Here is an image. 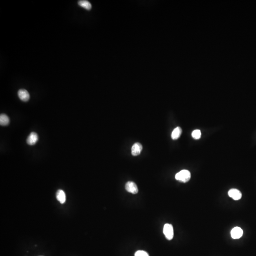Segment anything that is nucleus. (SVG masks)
<instances>
[{"instance_id": "f257e3e1", "label": "nucleus", "mask_w": 256, "mask_h": 256, "mask_svg": "<svg viewBox=\"0 0 256 256\" xmlns=\"http://www.w3.org/2000/svg\"><path fill=\"white\" fill-rule=\"evenodd\" d=\"M176 180L183 183H186L191 178V173L187 170H182L175 176Z\"/></svg>"}, {"instance_id": "f03ea898", "label": "nucleus", "mask_w": 256, "mask_h": 256, "mask_svg": "<svg viewBox=\"0 0 256 256\" xmlns=\"http://www.w3.org/2000/svg\"><path fill=\"white\" fill-rule=\"evenodd\" d=\"M163 233L168 240H171L174 237V229L171 224L166 223L163 228Z\"/></svg>"}, {"instance_id": "7ed1b4c3", "label": "nucleus", "mask_w": 256, "mask_h": 256, "mask_svg": "<svg viewBox=\"0 0 256 256\" xmlns=\"http://www.w3.org/2000/svg\"><path fill=\"white\" fill-rule=\"evenodd\" d=\"M125 189L127 192L133 194H137L138 192V187L132 181H129L126 184Z\"/></svg>"}, {"instance_id": "20e7f679", "label": "nucleus", "mask_w": 256, "mask_h": 256, "mask_svg": "<svg viewBox=\"0 0 256 256\" xmlns=\"http://www.w3.org/2000/svg\"><path fill=\"white\" fill-rule=\"evenodd\" d=\"M228 195L231 198H232L233 200H239L241 199L242 197V194L240 190L237 189H230L228 192Z\"/></svg>"}, {"instance_id": "39448f33", "label": "nucleus", "mask_w": 256, "mask_h": 256, "mask_svg": "<svg viewBox=\"0 0 256 256\" xmlns=\"http://www.w3.org/2000/svg\"><path fill=\"white\" fill-rule=\"evenodd\" d=\"M243 233V230L240 227H234L231 232V237L233 239H240L242 237Z\"/></svg>"}, {"instance_id": "423d86ee", "label": "nucleus", "mask_w": 256, "mask_h": 256, "mask_svg": "<svg viewBox=\"0 0 256 256\" xmlns=\"http://www.w3.org/2000/svg\"><path fill=\"white\" fill-rule=\"evenodd\" d=\"M142 150V146L140 143L137 142L134 144L132 148V155L134 156L140 155Z\"/></svg>"}, {"instance_id": "0eeeda50", "label": "nucleus", "mask_w": 256, "mask_h": 256, "mask_svg": "<svg viewBox=\"0 0 256 256\" xmlns=\"http://www.w3.org/2000/svg\"><path fill=\"white\" fill-rule=\"evenodd\" d=\"M19 97L23 101H27L29 99L30 96L28 92L25 89H20L18 92Z\"/></svg>"}, {"instance_id": "6e6552de", "label": "nucleus", "mask_w": 256, "mask_h": 256, "mask_svg": "<svg viewBox=\"0 0 256 256\" xmlns=\"http://www.w3.org/2000/svg\"><path fill=\"white\" fill-rule=\"evenodd\" d=\"M38 137L37 134L32 132L29 135L27 139V143L29 145H34L38 141Z\"/></svg>"}, {"instance_id": "1a4fd4ad", "label": "nucleus", "mask_w": 256, "mask_h": 256, "mask_svg": "<svg viewBox=\"0 0 256 256\" xmlns=\"http://www.w3.org/2000/svg\"><path fill=\"white\" fill-rule=\"evenodd\" d=\"M56 199L61 204H63L65 203L66 200V196L64 191L59 189L56 192Z\"/></svg>"}, {"instance_id": "9d476101", "label": "nucleus", "mask_w": 256, "mask_h": 256, "mask_svg": "<svg viewBox=\"0 0 256 256\" xmlns=\"http://www.w3.org/2000/svg\"><path fill=\"white\" fill-rule=\"evenodd\" d=\"M182 129L179 127L176 128L171 134V138L173 140H177L180 137L182 134Z\"/></svg>"}, {"instance_id": "9b49d317", "label": "nucleus", "mask_w": 256, "mask_h": 256, "mask_svg": "<svg viewBox=\"0 0 256 256\" xmlns=\"http://www.w3.org/2000/svg\"><path fill=\"white\" fill-rule=\"evenodd\" d=\"M79 5L87 10H90L92 8V5L90 2L86 0H81L78 2Z\"/></svg>"}, {"instance_id": "f8f14e48", "label": "nucleus", "mask_w": 256, "mask_h": 256, "mask_svg": "<svg viewBox=\"0 0 256 256\" xmlns=\"http://www.w3.org/2000/svg\"><path fill=\"white\" fill-rule=\"evenodd\" d=\"M10 123V119L7 115L1 114L0 116V124L2 126H6Z\"/></svg>"}, {"instance_id": "ddd939ff", "label": "nucleus", "mask_w": 256, "mask_h": 256, "mask_svg": "<svg viewBox=\"0 0 256 256\" xmlns=\"http://www.w3.org/2000/svg\"><path fill=\"white\" fill-rule=\"evenodd\" d=\"M192 136L194 139L198 140L201 137V132L199 130H196L193 131L192 133Z\"/></svg>"}, {"instance_id": "4468645a", "label": "nucleus", "mask_w": 256, "mask_h": 256, "mask_svg": "<svg viewBox=\"0 0 256 256\" xmlns=\"http://www.w3.org/2000/svg\"><path fill=\"white\" fill-rule=\"evenodd\" d=\"M135 256H149V255L146 251L143 250H138L135 253Z\"/></svg>"}]
</instances>
